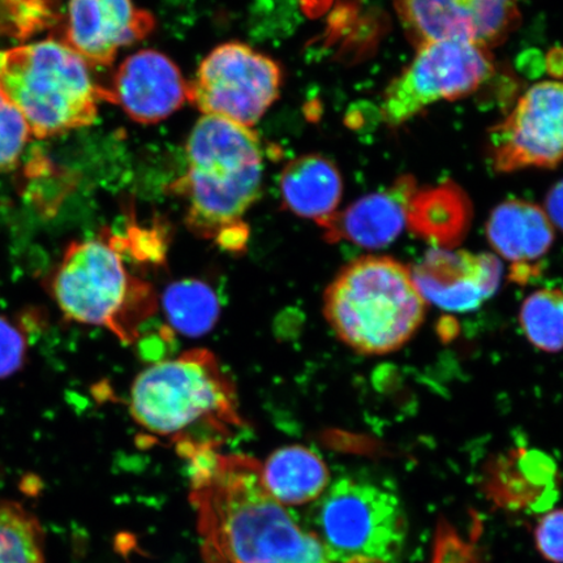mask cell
I'll list each match as a JSON object with an SVG mask.
<instances>
[{"instance_id":"12","label":"cell","mask_w":563,"mask_h":563,"mask_svg":"<svg viewBox=\"0 0 563 563\" xmlns=\"http://www.w3.org/2000/svg\"><path fill=\"white\" fill-rule=\"evenodd\" d=\"M422 298L445 311H475L501 284L503 266L490 253L435 249L411 269Z\"/></svg>"},{"instance_id":"23","label":"cell","mask_w":563,"mask_h":563,"mask_svg":"<svg viewBox=\"0 0 563 563\" xmlns=\"http://www.w3.org/2000/svg\"><path fill=\"white\" fill-rule=\"evenodd\" d=\"M520 327L534 347L555 354L563 351V291L543 288L528 297L520 308Z\"/></svg>"},{"instance_id":"15","label":"cell","mask_w":563,"mask_h":563,"mask_svg":"<svg viewBox=\"0 0 563 563\" xmlns=\"http://www.w3.org/2000/svg\"><path fill=\"white\" fill-rule=\"evenodd\" d=\"M492 249L516 269L532 273L531 263L547 256L554 243V227L544 209L525 200H508L492 211L487 223ZM518 273V276L519 274Z\"/></svg>"},{"instance_id":"9","label":"cell","mask_w":563,"mask_h":563,"mask_svg":"<svg viewBox=\"0 0 563 563\" xmlns=\"http://www.w3.org/2000/svg\"><path fill=\"white\" fill-rule=\"evenodd\" d=\"M282 69L276 60L241 42H228L201 62L188 86V100L203 115L252 129L277 101Z\"/></svg>"},{"instance_id":"7","label":"cell","mask_w":563,"mask_h":563,"mask_svg":"<svg viewBox=\"0 0 563 563\" xmlns=\"http://www.w3.org/2000/svg\"><path fill=\"white\" fill-rule=\"evenodd\" d=\"M309 520L311 532L336 563H389L405 543L406 519L398 497L368 482L341 478L330 485Z\"/></svg>"},{"instance_id":"29","label":"cell","mask_w":563,"mask_h":563,"mask_svg":"<svg viewBox=\"0 0 563 563\" xmlns=\"http://www.w3.org/2000/svg\"><path fill=\"white\" fill-rule=\"evenodd\" d=\"M545 213L554 229L558 228L563 232V180L549 191L545 200Z\"/></svg>"},{"instance_id":"30","label":"cell","mask_w":563,"mask_h":563,"mask_svg":"<svg viewBox=\"0 0 563 563\" xmlns=\"http://www.w3.org/2000/svg\"><path fill=\"white\" fill-rule=\"evenodd\" d=\"M299 3L307 16L319 18L330 9L333 0H299Z\"/></svg>"},{"instance_id":"1","label":"cell","mask_w":563,"mask_h":563,"mask_svg":"<svg viewBox=\"0 0 563 563\" xmlns=\"http://www.w3.org/2000/svg\"><path fill=\"white\" fill-rule=\"evenodd\" d=\"M217 446L178 450L191 475L207 563H333L316 534L267 490L263 464Z\"/></svg>"},{"instance_id":"31","label":"cell","mask_w":563,"mask_h":563,"mask_svg":"<svg viewBox=\"0 0 563 563\" xmlns=\"http://www.w3.org/2000/svg\"><path fill=\"white\" fill-rule=\"evenodd\" d=\"M355 563H375V562H355Z\"/></svg>"},{"instance_id":"14","label":"cell","mask_w":563,"mask_h":563,"mask_svg":"<svg viewBox=\"0 0 563 563\" xmlns=\"http://www.w3.org/2000/svg\"><path fill=\"white\" fill-rule=\"evenodd\" d=\"M418 191L412 176H400L383 191L364 196L321 222L323 238L330 243L349 242L367 250L385 249L402 234Z\"/></svg>"},{"instance_id":"3","label":"cell","mask_w":563,"mask_h":563,"mask_svg":"<svg viewBox=\"0 0 563 563\" xmlns=\"http://www.w3.org/2000/svg\"><path fill=\"white\" fill-rule=\"evenodd\" d=\"M130 411L147 433L176 449L220 448L245 427L234 383L213 352L195 349L141 372Z\"/></svg>"},{"instance_id":"26","label":"cell","mask_w":563,"mask_h":563,"mask_svg":"<svg viewBox=\"0 0 563 563\" xmlns=\"http://www.w3.org/2000/svg\"><path fill=\"white\" fill-rule=\"evenodd\" d=\"M31 132L21 112L0 88V172L18 164Z\"/></svg>"},{"instance_id":"25","label":"cell","mask_w":563,"mask_h":563,"mask_svg":"<svg viewBox=\"0 0 563 563\" xmlns=\"http://www.w3.org/2000/svg\"><path fill=\"white\" fill-rule=\"evenodd\" d=\"M478 45L499 44L519 21L518 0H474Z\"/></svg>"},{"instance_id":"20","label":"cell","mask_w":563,"mask_h":563,"mask_svg":"<svg viewBox=\"0 0 563 563\" xmlns=\"http://www.w3.org/2000/svg\"><path fill=\"white\" fill-rule=\"evenodd\" d=\"M168 323L180 334L201 336L210 332L220 319V300L206 282H174L162 297Z\"/></svg>"},{"instance_id":"5","label":"cell","mask_w":563,"mask_h":563,"mask_svg":"<svg viewBox=\"0 0 563 563\" xmlns=\"http://www.w3.org/2000/svg\"><path fill=\"white\" fill-rule=\"evenodd\" d=\"M427 301L411 269L387 256H363L336 274L323 314L347 347L362 355L402 349L424 321Z\"/></svg>"},{"instance_id":"17","label":"cell","mask_w":563,"mask_h":563,"mask_svg":"<svg viewBox=\"0 0 563 563\" xmlns=\"http://www.w3.org/2000/svg\"><path fill=\"white\" fill-rule=\"evenodd\" d=\"M394 5L417 47L438 41L478 45L474 0H394Z\"/></svg>"},{"instance_id":"11","label":"cell","mask_w":563,"mask_h":563,"mask_svg":"<svg viewBox=\"0 0 563 563\" xmlns=\"http://www.w3.org/2000/svg\"><path fill=\"white\" fill-rule=\"evenodd\" d=\"M59 26L60 41L89 66H110L121 48L150 35L156 20L133 0H68Z\"/></svg>"},{"instance_id":"27","label":"cell","mask_w":563,"mask_h":563,"mask_svg":"<svg viewBox=\"0 0 563 563\" xmlns=\"http://www.w3.org/2000/svg\"><path fill=\"white\" fill-rule=\"evenodd\" d=\"M27 354V338L21 322L0 316V378L15 375Z\"/></svg>"},{"instance_id":"18","label":"cell","mask_w":563,"mask_h":563,"mask_svg":"<svg viewBox=\"0 0 563 563\" xmlns=\"http://www.w3.org/2000/svg\"><path fill=\"white\" fill-rule=\"evenodd\" d=\"M267 490L282 505L316 501L329 487V471L319 454L306 446L278 449L263 464Z\"/></svg>"},{"instance_id":"4","label":"cell","mask_w":563,"mask_h":563,"mask_svg":"<svg viewBox=\"0 0 563 563\" xmlns=\"http://www.w3.org/2000/svg\"><path fill=\"white\" fill-rule=\"evenodd\" d=\"M124 236H100L70 243L55 266L48 290L66 319L109 330L119 341L135 344L159 300L150 282L125 262Z\"/></svg>"},{"instance_id":"19","label":"cell","mask_w":563,"mask_h":563,"mask_svg":"<svg viewBox=\"0 0 563 563\" xmlns=\"http://www.w3.org/2000/svg\"><path fill=\"white\" fill-rule=\"evenodd\" d=\"M468 202L452 185L413 196L408 222L417 234L432 239L439 249L454 245L468 223Z\"/></svg>"},{"instance_id":"13","label":"cell","mask_w":563,"mask_h":563,"mask_svg":"<svg viewBox=\"0 0 563 563\" xmlns=\"http://www.w3.org/2000/svg\"><path fill=\"white\" fill-rule=\"evenodd\" d=\"M104 100L121 106L141 124H154L174 114L188 100V84L167 55L141 51L117 69Z\"/></svg>"},{"instance_id":"10","label":"cell","mask_w":563,"mask_h":563,"mask_svg":"<svg viewBox=\"0 0 563 563\" xmlns=\"http://www.w3.org/2000/svg\"><path fill=\"white\" fill-rule=\"evenodd\" d=\"M497 172L551 168L563 161V81L534 84L490 132Z\"/></svg>"},{"instance_id":"22","label":"cell","mask_w":563,"mask_h":563,"mask_svg":"<svg viewBox=\"0 0 563 563\" xmlns=\"http://www.w3.org/2000/svg\"><path fill=\"white\" fill-rule=\"evenodd\" d=\"M45 534L23 506L0 499V563H46Z\"/></svg>"},{"instance_id":"16","label":"cell","mask_w":563,"mask_h":563,"mask_svg":"<svg viewBox=\"0 0 563 563\" xmlns=\"http://www.w3.org/2000/svg\"><path fill=\"white\" fill-rule=\"evenodd\" d=\"M279 189L287 210L320 224L340 206L343 180L332 161L308 154L288 162L280 174Z\"/></svg>"},{"instance_id":"2","label":"cell","mask_w":563,"mask_h":563,"mask_svg":"<svg viewBox=\"0 0 563 563\" xmlns=\"http://www.w3.org/2000/svg\"><path fill=\"white\" fill-rule=\"evenodd\" d=\"M186 152L187 173L172 188L186 202L187 228L229 252L245 251L250 230L244 216L257 201L263 183L257 133L229 119L203 115Z\"/></svg>"},{"instance_id":"6","label":"cell","mask_w":563,"mask_h":563,"mask_svg":"<svg viewBox=\"0 0 563 563\" xmlns=\"http://www.w3.org/2000/svg\"><path fill=\"white\" fill-rule=\"evenodd\" d=\"M0 88L35 139L93 124L104 100L88 63L55 37L0 52Z\"/></svg>"},{"instance_id":"8","label":"cell","mask_w":563,"mask_h":563,"mask_svg":"<svg viewBox=\"0 0 563 563\" xmlns=\"http://www.w3.org/2000/svg\"><path fill=\"white\" fill-rule=\"evenodd\" d=\"M495 70L489 48L466 41H438L418 47L411 65L386 88L382 115L400 125L433 103L474 93Z\"/></svg>"},{"instance_id":"28","label":"cell","mask_w":563,"mask_h":563,"mask_svg":"<svg viewBox=\"0 0 563 563\" xmlns=\"http://www.w3.org/2000/svg\"><path fill=\"white\" fill-rule=\"evenodd\" d=\"M534 539L548 561L563 563V510L548 514L538 526Z\"/></svg>"},{"instance_id":"21","label":"cell","mask_w":563,"mask_h":563,"mask_svg":"<svg viewBox=\"0 0 563 563\" xmlns=\"http://www.w3.org/2000/svg\"><path fill=\"white\" fill-rule=\"evenodd\" d=\"M554 464L544 454L520 452L509 457L504 470L499 471L495 485L505 503L520 504L532 499V489L543 499L545 506L552 504L554 489Z\"/></svg>"},{"instance_id":"24","label":"cell","mask_w":563,"mask_h":563,"mask_svg":"<svg viewBox=\"0 0 563 563\" xmlns=\"http://www.w3.org/2000/svg\"><path fill=\"white\" fill-rule=\"evenodd\" d=\"M58 0H0V33L26 38L60 24Z\"/></svg>"}]
</instances>
